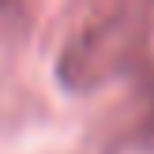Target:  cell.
I'll list each match as a JSON object with an SVG mask.
<instances>
[{"instance_id":"cell-2","label":"cell","mask_w":154,"mask_h":154,"mask_svg":"<svg viewBox=\"0 0 154 154\" xmlns=\"http://www.w3.org/2000/svg\"><path fill=\"white\" fill-rule=\"evenodd\" d=\"M8 4H11V0H0V11H4V8H8Z\"/></svg>"},{"instance_id":"cell-1","label":"cell","mask_w":154,"mask_h":154,"mask_svg":"<svg viewBox=\"0 0 154 154\" xmlns=\"http://www.w3.org/2000/svg\"><path fill=\"white\" fill-rule=\"evenodd\" d=\"M139 49H143V15L139 11L102 19L87 34L68 42L64 57H60V83L72 90H90L98 83H105L109 75H117L120 68H128Z\"/></svg>"}]
</instances>
